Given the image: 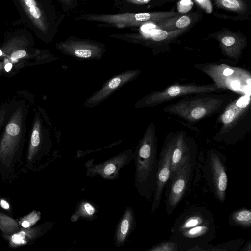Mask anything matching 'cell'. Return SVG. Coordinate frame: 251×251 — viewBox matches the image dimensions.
Masks as SVG:
<instances>
[{
    "label": "cell",
    "instance_id": "cell-7",
    "mask_svg": "<svg viewBox=\"0 0 251 251\" xmlns=\"http://www.w3.org/2000/svg\"><path fill=\"white\" fill-rule=\"evenodd\" d=\"M211 186L215 197L221 202H224L228 185V176L224 159L216 153H212L208 159Z\"/></svg>",
    "mask_w": 251,
    "mask_h": 251
},
{
    "label": "cell",
    "instance_id": "cell-19",
    "mask_svg": "<svg viewBox=\"0 0 251 251\" xmlns=\"http://www.w3.org/2000/svg\"><path fill=\"white\" fill-rule=\"evenodd\" d=\"M40 123L37 121L35 123L32 132L30 143L27 154L28 161H31L36 155L40 145Z\"/></svg>",
    "mask_w": 251,
    "mask_h": 251
},
{
    "label": "cell",
    "instance_id": "cell-27",
    "mask_svg": "<svg viewBox=\"0 0 251 251\" xmlns=\"http://www.w3.org/2000/svg\"><path fill=\"white\" fill-rule=\"evenodd\" d=\"M234 118V113L231 110L226 111L222 116V121L225 124L231 122Z\"/></svg>",
    "mask_w": 251,
    "mask_h": 251
},
{
    "label": "cell",
    "instance_id": "cell-39",
    "mask_svg": "<svg viewBox=\"0 0 251 251\" xmlns=\"http://www.w3.org/2000/svg\"><path fill=\"white\" fill-rule=\"evenodd\" d=\"M3 55L2 51L0 50V56H1Z\"/></svg>",
    "mask_w": 251,
    "mask_h": 251
},
{
    "label": "cell",
    "instance_id": "cell-4",
    "mask_svg": "<svg viewBox=\"0 0 251 251\" xmlns=\"http://www.w3.org/2000/svg\"><path fill=\"white\" fill-rule=\"evenodd\" d=\"M195 161L191 155L170 180V190L165 201L168 215L172 214L186 192L192 176Z\"/></svg>",
    "mask_w": 251,
    "mask_h": 251
},
{
    "label": "cell",
    "instance_id": "cell-15",
    "mask_svg": "<svg viewBox=\"0 0 251 251\" xmlns=\"http://www.w3.org/2000/svg\"><path fill=\"white\" fill-rule=\"evenodd\" d=\"M98 213L97 205L89 200H82L77 203L70 220L72 222H76L79 219L93 221L97 218Z\"/></svg>",
    "mask_w": 251,
    "mask_h": 251
},
{
    "label": "cell",
    "instance_id": "cell-29",
    "mask_svg": "<svg viewBox=\"0 0 251 251\" xmlns=\"http://www.w3.org/2000/svg\"><path fill=\"white\" fill-rule=\"evenodd\" d=\"M26 55V52L24 50H20L13 52L10 56L11 59L14 62Z\"/></svg>",
    "mask_w": 251,
    "mask_h": 251
},
{
    "label": "cell",
    "instance_id": "cell-10",
    "mask_svg": "<svg viewBox=\"0 0 251 251\" xmlns=\"http://www.w3.org/2000/svg\"><path fill=\"white\" fill-rule=\"evenodd\" d=\"M136 227L133 209L126 207L116 226L114 235V244L117 247L124 245Z\"/></svg>",
    "mask_w": 251,
    "mask_h": 251
},
{
    "label": "cell",
    "instance_id": "cell-18",
    "mask_svg": "<svg viewBox=\"0 0 251 251\" xmlns=\"http://www.w3.org/2000/svg\"><path fill=\"white\" fill-rule=\"evenodd\" d=\"M244 241L241 239L233 240L227 243L219 244L217 246H211L208 244L201 246H195L190 248V251H234L243 244Z\"/></svg>",
    "mask_w": 251,
    "mask_h": 251
},
{
    "label": "cell",
    "instance_id": "cell-12",
    "mask_svg": "<svg viewBox=\"0 0 251 251\" xmlns=\"http://www.w3.org/2000/svg\"><path fill=\"white\" fill-rule=\"evenodd\" d=\"M53 223L48 222L36 227L23 228L9 237V245L12 247H18L25 245L33 239H35L43 233L50 229Z\"/></svg>",
    "mask_w": 251,
    "mask_h": 251
},
{
    "label": "cell",
    "instance_id": "cell-20",
    "mask_svg": "<svg viewBox=\"0 0 251 251\" xmlns=\"http://www.w3.org/2000/svg\"><path fill=\"white\" fill-rule=\"evenodd\" d=\"M0 229L5 234H12L20 230V226L11 217L0 213Z\"/></svg>",
    "mask_w": 251,
    "mask_h": 251
},
{
    "label": "cell",
    "instance_id": "cell-17",
    "mask_svg": "<svg viewBox=\"0 0 251 251\" xmlns=\"http://www.w3.org/2000/svg\"><path fill=\"white\" fill-rule=\"evenodd\" d=\"M230 225L244 228L251 227V211L242 208L233 211L228 219Z\"/></svg>",
    "mask_w": 251,
    "mask_h": 251
},
{
    "label": "cell",
    "instance_id": "cell-26",
    "mask_svg": "<svg viewBox=\"0 0 251 251\" xmlns=\"http://www.w3.org/2000/svg\"><path fill=\"white\" fill-rule=\"evenodd\" d=\"M195 1L207 13H210L212 11V6L210 0H195Z\"/></svg>",
    "mask_w": 251,
    "mask_h": 251
},
{
    "label": "cell",
    "instance_id": "cell-32",
    "mask_svg": "<svg viewBox=\"0 0 251 251\" xmlns=\"http://www.w3.org/2000/svg\"><path fill=\"white\" fill-rule=\"evenodd\" d=\"M151 0H127L129 3L134 4H145L149 2Z\"/></svg>",
    "mask_w": 251,
    "mask_h": 251
},
{
    "label": "cell",
    "instance_id": "cell-13",
    "mask_svg": "<svg viewBox=\"0 0 251 251\" xmlns=\"http://www.w3.org/2000/svg\"><path fill=\"white\" fill-rule=\"evenodd\" d=\"M35 26L46 33L48 30L43 14L35 0H18Z\"/></svg>",
    "mask_w": 251,
    "mask_h": 251
},
{
    "label": "cell",
    "instance_id": "cell-21",
    "mask_svg": "<svg viewBox=\"0 0 251 251\" xmlns=\"http://www.w3.org/2000/svg\"><path fill=\"white\" fill-rule=\"evenodd\" d=\"M219 8L229 11L243 13L246 10V5L242 0H214Z\"/></svg>",
    "mask_w": 251,
    "mask_h": 251
},
{
    "label": "cell",
    "instance_id": "cell-16",
    "mask_svg": "<svg viewBox=\"0 0 251 251\" xmlns=\"http://www.w3.org/2000/svg\"><path fill=\"white\" fill-rule=\"evenodd\" d=\"M191 23L190 17L187 15L179 14L165 20L155 23L160 30L166 31H173L184 29Z\"/></svg>",
    "mask_w": 251,
    "mask_h": 251
},
{
    "label": "cell",
    "instance_id": "cell-31",
    "mask_svg": "<svg viewBox=\"0 0 251 251\" xmlns=\"http://www.w3.org/2000/svg\"><path fill=\"white\" fill-rule=\"evenodd\" d=\"M180 92V89L178 86H172L170 87L168 91V94L171 96H175L177 95Z\"/></svg>",
    "mask_w": 251,
    "mask_h": 251
},
{
    "label": "cell",
    "instance_id": "cell-33",
    "mask_svg": "<svg viewBox=\"0 0 251 251\" xmlns=\"http://www.w3.org/2000/svg\"><path fill=\"white\" fill-rule=\"evenodd\" d=\"M0 206L4 209L8 210L10 208L9 203L4 199H1L0 201Z\"/></svg>",
    "mask_w": 251,
    "mask_h": 251
},
{
    "label": "cell",
    "instance_id": "cell-22",
    "mask_svg": "<svg viewBox=\"0 0 251 251\" xmlns=\"http://www.w3.org/2000/svg\"><path fill=\"white\" fill-rule=\"evenodd\" d=\"M178 243L174 240L164 241L147 249V251H177Z\"/></svg>",
    "mask_w": 251,
    "mask_h": 251
},
{
    "label": "cell",
    "instance_id": "cell-30",
    "mask_svg": "<svg viewBox=\"0 0 251 251\" xmlns=\"http://www.w3.org/2000/svg\"><path fill=\"white\" fill-rule=\"evenodd\" d=\"M250 97L244 96L241 97L237 101L236 105L240 108L246 107L250 102Z\"/></svg>",
    "mask_w": 251,
    "mask_h": 251
},
{
    "label": "cell",
    "instance_id": "cell-9",
    "mask_svg": "<svg viewBox=\"0 0 251 251\" xmlns=\"http://www.w3.org/2000/svg\"><path fill=\"white\" fill-rule=\"evenodd\" d=\"M172 147L164 150L158 159L156 172V188L153 195L151 212L154 214L158 209L165 187L170 174V162Z\"/></svg>",
    "mask_w": 251,
    "mask_h": 251
},
{
    "label": "cell",
    "instance_id": "cell-38",
    "mask_svg": "<svg viewBox=\"0 0 251 251\" xmlns=\"http://www.w3.org/2000/svg\"><path fill=\"white\" fill-rule=\"evenodd\" d=\"M67 4H71L74 0H61Z\"/></svg>",
    "mask_w": 251,
    "mask_h": 251
},
{
    "label": "cell",
    "instance_id": "cell-40",
    "mask_svg": "<svg viewBox=\"0 0 251 251\" xmlns=\"http://www.w3.org/2000/svg\"><path fill=\"white\" fill-rule=\"evenodd\" d=\"M2 118L1 117V115H0V121L2 120Z\"/></svg>",
    "mask_w": 251,
    "mask_h": 251
},
{
    "label": "cell",
    "instance_id": "cell-8",
    "mask_svg": "<svg viewBox=\"0 0 251 251\" xmlns=\"http://www.w3.org/2000/svg\"><path fill=\"white\" fill-rule=\"evenodd\" d=\"M214 221L211 212L205 207H191L175 220L171 231L174 234L200 225Z\"/></svg>",
    "mask_w": 251,
    "mask_h": 251
},
{
    "label": "cell",
    "instance_id": "cell-36",
    "mask_svg": "<svg viewBox=\"0 0 251 251\" xmlns=\"http://www.w3.org/2000/svg\"><path fill=\"white\" fill-rule=\"evenodd\" d=\"M234 71L230 68H226L223 71V75L225 76H228L233 74Z\"/></svg>",
    "mask_w": 251,
    "mask_h": 251
},
{
    "label": "cell",
    "instance_id": "cell-25",
    "mask_svg": "<svg viewBox=\"0 0 251 251\" xmlns=\"http://www.w3.org/2000/svg\"><path fill=\"white\" fill-rule=\"evenodd\" d=\"M193 5V2L191 0H181L177 5L178 13L184 14L189 11Z\"/></svg>",
    "mask_w": 251,
    "mask_h": 251
},
{
    "label": "cell",
    "instance_id": "cell-23",
    "mask_svg": "<svg viewBox=\"0 0 251 251\" xmlns=\"http://www.w3.org/2000/svg\"><path fill=\"white\" fill-rule=\"evenodd\" d=\"M40 217V212L33 211L23 217L19 223L23 228H29L35 224L39 220Z\"/></svg>",
    "mask_w": 251,
    "mask_h": 251
},
{
    "label": "cell",
    "instance_id": "cell-5",
    "mask_svg": "<svg viewBox=\"0 0 251 251\" xmlns=\"http://www.w3.org/2000/svg\"><path fill=\"white\" fill-rule=\"evenodd\" d=\"M21 110L19 109L6 126L5 131L0 143V162L9 167L14 160L21 138L19 123Z\"/></svg>",
    "mask_w": 251,
    "mask_h": 251
},
{
    "label": "cell",
    "instance_id": "cell-28",
    "mask_svg": "<svg viewBox=\"0 0 251 251\" xmlns=\"http://www.w3.org/2000/svg\"><path fill=\"white\" fill-rule=\"evenodd\" d=\"M206 113L204 108L202 107H197L194 109L191 112V116L195 119H198L203 117Z\"/></svg>",
    "mask_w": 251,
    "mask_h": 251
},
{
    "label": "cell",
    "instance_id": "cell-2",
    "mask_svg": "<svg viewBox=\"0 0 251 251\" xmlns=\"http://www.w3.org/2000/svg\"><path fill=\"white\" fill-rule=\"evenodd\" d=\"M175 11L111 15H84L78 19L101 22L114 25L118 27L137 26L146 23H157L179 14Z\"/></svg>",
    "mask_w": 251,
    "mask_h": 251
},
{
    "label": "cell",
    "instance_id": "cell-24",
    "mask_svg": "<svg viewBox=\"0 0 251 251\" xmlns=\"http://www.w3.org/2000/svg\"><path fill=\"white\" fill-rule=\"evenodd\" d=\"M183 31V29L173 31H166L162 30H156L153 32L151 35V37L155 41H162L181 33Z\"/></svg>",
    "mask_w": 251,
    "mask_h": 251
},
{
    "label": "cell",
    "instance_id": "cell-1",
    "mask_svg": "<svg viewBox=\"0 0 251 251\" xmlns=\"http://www.w3.org/2000/svg\"><path fill=\"white\" fill-rule=\"evenodd\" d=\"M133 159L135 165L136 189L141 197L150 201L156 188L158 164L153 143L145 140L133 153Z\"/></svg>",
    "mask_w": 251,
    "mask_h": 251
},
{
    "label": "cell",
    "instance_id": "cell-35",
    "mask_svg": "<svg viewBox=\"0 0 251 251\" xmlns=\"http://www.w3.org/2000/svg\"><path fill=\"white\" fill-rule=\"evenodd\" d=\"M240 251H251V242L249 241L248 243H246L244 246V248L240 250Z\"/></svg>",
    "mask_w": 251,
    "mask_h": 251
},
{
    "label": "cell",
    "instance_id": "cell-6",
    "mask_svg": "<svg viewBox=\"0 0 251 251\" xmlns=\"http://www.w3.org/2000/svg\"><path fill=\"white\" fill-rule=\"evenodd\" d=\"M214 221L198 225L173 235V240L180 247H186L185 251L195 246L207 244L216 235Z\"/></svg>",
    "mask_w": 251,
    "mask_h": 251
},
{
    "label": "cell",
    "instance_id": "cell-34",
    "mask_svg": "<svg viewBox=\"0 0 251 251\" xmlns=\"http://www.w3.org/2000/svg\"><path fill=\"white\" fill-rule=\"evenodd\" d=\"M231 85L233 89L238 90L240 87V83L239 81L237 80H234L232 81Z\"/></svg>",
    "mask_w": 251,
    "mask_h": 251
},
{
    "label": "cell",
    "instance_id": "cell-11",
    "mask_svg": "<svg viewBox=\"0 0 251 251\" xmlns=\"http://www.w3.org/2000/svg\"><path fill=\"white\" fill-rule=\"evenodd\" d=\"M59 47L65 52L82 58L95 57L102 52V49L98 45L83 41H66L60 43Z\"/></svg>",
    "mask_w": 251,
    "mask_h": 251
},
{
    "label": "cell",
    "instance_id": "cell-14",
    "mask_svg": "<svg viewBox=\"0 0 251 251\" xmlns=\"http://www.w3.org/2000/svg\"><path fill=\"white\" fill-rule=\"evenodd\" d=\"M133 73L128 72L111 79L105 86L88 100L89 104H95L100 102L120 85L128 81Z\"/></svg>",
    "mask_w": 251,
    "mask_h": 251
},
{
    "label": "cell",
    "instance_id": "cell-3",
    "mask_svg": "<svg viewBox=\"0 0 251 251\" xmlns=\"http://www.w3.org/2000/svg\"><path fill=\"white\" fill-rule=\"evenodd\" d=\"M133 151L129 149L100 163L94 164L93 159L85 163V176L94 177L99 176L108 180L118 179L121 170L133 158Z\"/></svg>",
    "mask_w": 251,
    "mask_h": 251
},
{
    "label": "cell",
    "instance_id": "cell-37",
    "mask_svg": "<svg viewBox=\"0 0 251 251\" xmlns=\"http://www.w3.org/2000/svg\"><path fill=\"white\" fill-rule=\"evenodd\" d=\"M12 64L10 63V62H8V63L6 64L5 66H4V69L5 70L8 72L9 71H10L11 70V69H12Z\"/></svg>",
    "mask_w": 251,
    "mask_h": 251
}]
</instances>
